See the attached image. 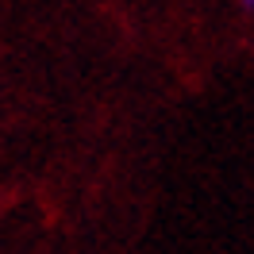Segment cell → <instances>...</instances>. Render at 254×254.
Segmentation results:
<instances>
[{"mask_svg":"<svg viewBox=\"0 0 254 254\" xmlns=\"http://www.w3.org/2000/svg\"><path fill=\"white\" fill-rule=\"evenodd\" d=\"M243 8H254V0H243Z\"/></svg>","mask_w":254,"mask_h":254,"instance_id":"cell-1","label":"cell"}]
</instances>
